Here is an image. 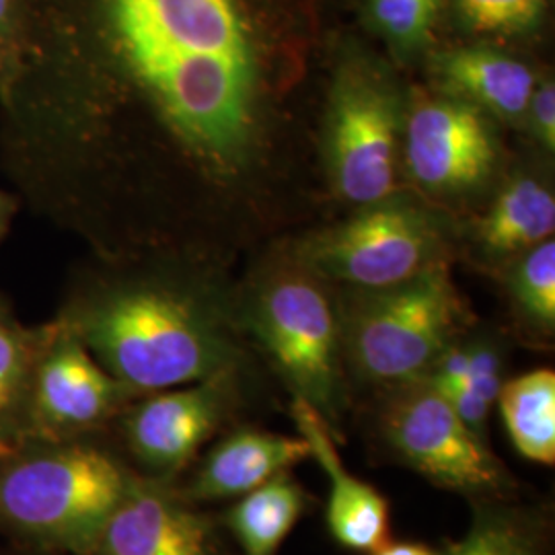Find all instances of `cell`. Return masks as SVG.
Returning <instances> with one entry per match:
<instances>
[{"instance_id":"obj_23","label":"cell","mask_w":555,"mask_h":555,"mask_svg":"<svg viewBox=\"0 0 555 555\" xmlns=\"http://www.w3.org/2000/svg\"><path fill=\"white\" fill-rule=\"evenodd\" d=\"M440 11L442 0H369L373 25L399 52H416L426 46Z\"/></svg>"},{"instance_id":"obj_24","label":"cell","mask_w":555,"mask_h":555,"mask_svg":"<svg viewBox=\"0 0 555 555\" xmlns=\"http://www.w3.org/2000/svg\"><path fill=\"white\" fill-rule=\"evenodd\" d=\"M545 0H455L463 25L483 36L533 31L545 15Z\"/></svg>"},{"instance_id":"obj_26","label":"cell","mask_w":555,"mask_h":555,"mask_svg":"<svg viewBox=\"0 0 555 555\" xmlns=\"http://www.w3.org/2000/svg\"><path fill=\"white\" fill-rule=\"evenodd\" d=\"M21 208H23V204H21L20 196L15 192H7L0 188V247L9 237L11 227L15 222V217L20 215Z\"/></svg>"},{"instance_id":"obj_2","label":"cell","mask_w":555,"mask_h":555,"mask_svg":"<svg viewBox=\"0 0 555 555\" xmlns=\"http://www.w3.org/2000/svg\"><path fill=\"white\" fill-rule=\"evenodd\" d=\"M98 438H29L0 451V529L48 554H91L139 474Z\"/></svg>"},{"instance_id":"obj_21","label":"cell","mask_w":555,"mask_h":555,"mask_svg":"<svg viewBox=\"0 0 555 555\" xmlns=\"http://www.w3.org/2000/svg\"><path fill=\"white\" fill-rule=\"evenodd\" d=\"M36 66V34L27 0H0V114L20 103Z\"/></svg>"},{"instance_id":"obj_5","label":"cell","mask_w":555,"mask_h":555,"mask_svg":"<svg viewBox=\"0 0 555 555\" xmlns=\"http://www.w3.org/2000/svg\"><path fill=\"white\" fill-rule=\"evenodd\" d=\"M375 433L389 455L442 490L472 502L515 498L516 479L488 440L476 437L424 378L387 387Z\"/></svg>"},{"instance_id":"obj_1","label":"cell","mask_w":555,"mask_h":555,"mask_svg":"<svg viewBox=\"0 0 555 555\" xmlns=\"http://www.w3.org/2000/svg\"><path fill=\"white\" fill-rule=\"evenodd\" d=\"M54 318L137 397L237 369L222 305L167 266L80 268Z\"/></svg>"},{"instance_id":"obj_12","label":"cell","mask_w":555,"mask_h":555,"mask_svg":"<svg viewBox=\"0 0 555 555\" xmlns=\"http://www.w3.org/2000/svg\"><path fill=\"white\" fill-rule=\"evenodd\" d=\"M291 416L298 437L309 444L311 459L325 472L327 529L339 545L358 554H375L391 541L389 500L369 481L352 476L337 451V430L307 401L293 397Z\"/></svg>"},{"instance_id":"obj_25","label":"cell","mask_w":555,"mask_h":555,"mask_svg":"<svg viewBox=\"0 0 555 555\" xmlns=\"http://www.w3.org/2000/svg\"><path fill=\"white\" fill-rule=\"evenodd\" d=\"M527 116L539 142L554 153L555 149V89L554 82H541L529 101Z\"/></svg>"},{"instance_id":"obj_10","label":"cell","mask_w":555,"mask_h":555,"mask_svg":"<svg viewBox=\"0 0 555 555\" xmlns=\"http://www.w3.org/2000/svg\"><path fill=\"white\" fill-rule=\"evenodd\" d=\"M403 155L422 188L459 194L492 176L496 134L488 116L465 101L451 95L422 100L405 112Z\"/></svg>"},{"instance_id":"obj_8","label":"cell","mask_w":555,"mask_h":555,"mask_svg":"<svg viewBox=\"0 0 555 555\" xmlns=\"http://www.w3.org/2000/svg\"><path fill=\"white\" fill-rule=\"evenodd\" d=\"M237 369L140 396L118 422L124 449L140 476L178 481L237 410Z\"/></svg>"},{"instance_id":"obj_14","label":"cell","mask_w":555,"mask_h":555,"mask_svg":"<svg viewBox=\"0 0 555 555\" xmlns=\"http://www.w3.org/2000/svg\"><path fill=\"white\" fill-rule=\"evenodd\" d=\"M435 75L447 95L474 105L486 116L511 121L527 116L537 87L535 75L525 62L488 46L440 54Z\"/></svg>"},{"instance_id":"obj_22","label":"cell","mask_w":555,"mask_h":555,"mask_svg":"<svg viewBox=\"0 0 555 555\" xmlns=\"http://www.w3.org/2000/svg\"><path fill=\"white\" fill-rule=\"evenodd\" d=\"M516 315L539 336H552L555 327V241L539 243L520 259L511 280Z\"/></svg>"},{"instance_id":"obj_17","label":"cell","mask_w":555,"mask_h":555,"mask_svg":"<svg viewBox=\"0 0 555 555\" xmlns=\"http://www.w3.org/2000/svg\"><path fill=\"white\" fill-rule=\"evenodd\" d=\"M516 453L537 463H555V375L537 369L504 380L496 401Z\"/></svg>"},{"instance_id":"obj_11","label":"cell","mask_w":555,"mask_h":555,"mask_svg":"<svg viewBox=\"0 0 555 555\" xmlns=\"http://www.w3.org/2000/svg\"><path fill=\"white\" fill-rule=\"evenodd\" d=\"M89 555H231L219 516L176 486L137 474Z\"/></svg>"},{"instance_id":"obj_18","label":"cell","mask_w":555,"mask_h":555,"mask_svg":"<svg viewBox=\"0 0 555 555\" xmlns=\"http://www.w3.org/2000/svg\"><path fill=\"white\" fill-rule=\"evenodd\" d=\"M472 504L469 529L440 555H547L550 520L541 511L513 498Z\"/></svg>"},{"instance_id":"obj_20","label":"cell","mask_w":555,"mask_h":555,"mask_svg":"<svg viewBox=\"0 0 555 555\" xmlns=\"http://www.w3.org/2000/svg\"><path fill=\"white\" fill-rule=\"evenodd\" d=\"M465 348L467 366L463 378L455 385L435 389L453 405L476 437L488 440L490 416L504 385V354L492 339H467Z\"/></svg>"},{"instance_id":"obj_16","label":"cell","mask_w":555,"mask_h":555,"mask_svg":"<svg viewBox=\"0 0 555 555\" xmlns=\"http://www.w3.org/2000/svg\"><path fill=\"white\" fill-rule=\"evenodd\" d=\"M48 321L29 325L0 293V451L29 440V396Z\"/></svg>"},{"instance_id":"obj_6","label":"cell","mask_w":555,"mask_h":555,"mask_svg":"<svg viewBox=\"0 0 555 555\" xmlns=\"http://www.w3.org/2000/svg\"><path fill=\"white\" fill-rule=\"evenodd\" d=\"M405 107L391 77L366 60L337 73L327 109V163L336 192L369 206L393 198Z\"/></svg>"},{"instance_id":"obj_9","label":"cell","mask_w":555,"mask_h":555,"mask_svg":"<svg viewBox=\"0 0 555 555\" xmlns=\"http://www.w3.org/2000/svg\"><path fill=\"white\" fill-rule=\"evenodd\" d=\"M137 399L60 319L48 332L29 396V438L100 437Z\"/></svg>"},{"instance_id":"obj_19","label":"cell","mask_w":555,"mask_h":555,"mask_svg":"<svg viewBox=\"0 0 555 555\" xmlns=\"http://www.w3.org/2000/svg\"><path fill=\"white\" fill-rule=\"evenodd\" d=\"M555 199L535 179H516L479 220L477 238L494 254H520L554 238Z\"/></svg>"},{"instance_id":"obj_27","label":"cell","mask_w":555,"mask_h":555,"mask_svg":"<svg viewBox=\"0 0 555 555\" xmlns=\"http://www.w3.org/2000/svg\"><path fill=\"white\" fill-rule=\"evenodd\" d=\"M371 555H440L438 550L417 541H389Z\"/></svg>"},{"instance_id":"obj_15","label":"cell","mask_w":555,"mask_h":555,"mask_svg":"<svg viewBox=\"0 0 555 555\" xmlns=\"http://www.w3.org/2000/svg\"><path fill=\"white\" fill-rule=\"evenodd\" d=\"M309 496L293 472L268 479L235 500L220 516L241 555H276L307 513Z\"/></svg>"},{"instance_id":"obj_3","label":"cell","mask_w":555,"mask_h":555,"mask_svg":"<svg viewBox=\"0 0 555 555\" xmlns=\"http://www.w3.org/2000/svg\"><path fill=\"white\" fill-rule=\"evenodd\" d=\"M467 313L444 263L383 291H360L339 315L344 362L391 387L422 378L463 332Z\"/></svg>"},{"instance_id":"obj_7","label":"cell","mask_w":555,"mask_h":555,"mask_svg":"<svg viewBox=\"0 0 555 555\" xmlns=\"http://www.w3.org/2000/svg\"><path fill=\"white\" fill-rule=\"evenodd\" d=\"M438 235L426 212L396 198L362 206L357 217L313 238L309 270L358 291L403 284L437 263Z\"/></svg>"},{"instance_id":"obj_4","label":"cell","mask_w":555,"mask_h":555,"mask_svg":"<svg viewBox=\"0 0 555 555\" xmlns=\"http://www.w3.org/2000/svg\"><path fill=\"white\" fill-rule=\"evenodd\" d=\"M247 325L297 399L337 433L346 410V362L336 307L318 278L284 272L249 298Z\"/></svg>"},{"instance_id":"obj_13","label":"cell","mask_w":555,"mask_h":555,"mask_svg":"<svg viewBox=\"0 0 555 555\" xmlns=\"http://www.w3.org/2000/svg\"><path fill=\"white\" fill-rule=\"evenodd\" d=\"M307 459H311V453L302 437L241 426L220 437L204 456H198L188 481H176V486L183 496L199 506L237 500L268 479L293 472Z\"/></svg>"}]
</instances>
